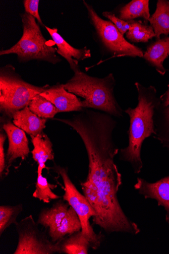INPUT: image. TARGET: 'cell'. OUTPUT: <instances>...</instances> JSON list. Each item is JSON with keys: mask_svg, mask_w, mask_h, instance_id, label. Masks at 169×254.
Here are the masks:
<instances>
[{"mask_svg": "<svg viewBox=\"0 0 169 254\" xmlns=\"http://www.w3.org/2000/svg\"><path fill=\"white\" fill-rule=\"evenodd\" d=\"M60 254H88L90 243L82 231L70 235L58 242Z\"/></svg>", "mask_w": 169, "mask_h": 254, "instance_id": "obj_18", "label": "cell"}, {"mask_svg": "<svg viewBox=\"0 0 169 254\" xmlns=\"http://www.w3.org/2000/svg\"><path fill=\"white\" fill-rule=\"evenodd\" d=\"M103 15L108 18L123 36L130 29V25L129 21H125L119 19L113 13L105 11L103 13Z\"/></svg>", "mask_w": 169, "mask_h": 254, "instance_id": "obj_25", "label": "cell"}, {"mask_svg": "<svg viewBox=\"0 0 169 254\" xmlns=\"http://www.w3.org/2000/svg\"><path fill=\"white\" fill-rule=\"evenodd\" d=\"M7 135L1 132L0 134V177L2 178L6 170V156L4 151V144Z\"/></svg>", "mask_w": 169, "mask_h": 254, "instance_id": "obj_27", "label": "cell"}, {"mask_svg": "<svg viewBox=\"0 0 169 254\" xmlns=\"http://www.w3.org/2000/svg\"><path fill=\"white\" fill-rule=\"evenodd\" d=\"M40 95L51 102L59 112L83 111L82 101L66 90L62 84L50 86Z\"/></svg>", "mask_w": 169, "mask_h": 254, "instance_id": "obj_10", "label": "cell"}, {"mask_svg": "<svg viewBox=\"0 0 169 254\" xmlns=\"http://www.w3.org/2000/svg\"><path fill=\"white\" fill-rule=\"evenodd\" d=\"M130 28L126 34V38L132 43H148L149 40L156 37L153 27L147 22L141 20L129 21Z\"/></svg>", "mask_w": 169, "mask_h": 254, "instance_id": "obj_21", "label": "cell"}, {"mask_svg": "<svg viewBox=\"0 0 169 254\" xmlns=\"http://www.w3.org/2000/svg\"><path fill=\"white\" fill-rule=\"evenodd\" d=\"M81 230L82 224L80 218L74 209L69 206L66 215L60 225L48 235L51 240L56 243Z\"/></svg>", "mask_w": 169, "mask_h": 254, "instance_id": "obj_16", "label": "cell"}, {"mask_svg": "<svg viewBox=\"0 0 169 254\" xmlns=\"http://www.w3.org/2000/svg\"><path fill=\"white\" fill-rule=\"evenodd\" d=\"M45 28L57 46V53L67 61L73 71L79 68V61L91 58L90 51L87 47L81 49L74 48L58 33L57 29H52L46 26Z\"/></svg>", "mask_w": 169, "mask_h": 254, "instance_id": "obj_11", "label": "cell"}, {"mask_svg": "<svg viewBox=\"0 0 169 254\" xmlns=\"http://www.w3.org/2000/svg\"><path fill=\"white\" fill-rule=\"evenodd\" d=\"M39 0H24L23 1L26 12L36 18L40 24L44 26L39 12Z\"/></svg>", "mask_w": 169, "mask_h": 254, "instance_id": "obj_26", "label": "cell"}, {"mask_svg": "<svg viewBox=\"0 0 169 254\" xmlns=\"http://www.w3.org/2000/svg\"><path fill=\"white\" fill-rule=\"evenodd\" d=\"M3 129L8 138L9 146L6 155V175L14 161L18 158L25 160L29 155L30 150L26 132L18 127L10 121L3 125Z\"/></svg>", "mask_w": 169, "mask_h": 254, "instance_id": "obj_8", "label": "cell"}, {"mask_svg": "<svg viewBox=\"0 0 169 254\" xmlns=\"http://www.w3.org/2000/svg\"><path fill=\"white\" fill-rule=\"evenodd\" d=\"M135 86L138 104L135 108L129 107L125 110L130 118L128 145L120 149L118 154L119 159L129 163L134 173L139 174L143 167L141 154L143 143L147 138L156 134L154 116L161 100L154 86L145 87L138 82Z\"/></svg>", "mask_w": 169, "mask_h": 254, "instance_id": "obj_1", "label": "cell"}, {"mask_svg": "<svg viewBox=\"0 0 169 254\" xmlns=\"http://www.w3.org/2000/svg\"><path fill=\"white\" fill-rule=\"evenodd\" d=\"M154 123L156 134L154 137L169 152V106L159 104L156 109Z\"/></svg>", "mask_w": 169, "mask_h": 254, "instance_id": "obj_19", "label": "cell"}, {"mask_svg": "<svg viewBox=\"0 0 169 254\" xmlns=\"http://www.w3.org/2000/svg\"><path fill=\"white\" fill-rule=\"evenodd\" d=\"M21 18L23 26L21 39L10 49L0 52V55L15 54L20 62L39 60L53 64L59 63L61 60L56 55L57 49L48 44L36 19L26 12L21 14Z\"/></svg>", "mask_w": 169, "mask_h": 254, "instance_id": "obj_3", "label": "cell"}, {"mask_svg": "<svg viewBox=\"0 0 169 254\" xmlns=\"http://www.w3.org/2000/svg\"><path fill=\"white\" fill-rule=\"evenodd\" d=\"M134 188L145 198L155 199L159 206L164 207L166 211V221L169 224V176L155 183L138 178Z\"/></svg>", "mask_w": 169, "mask_h": 254, "instance_id": "obj_9", "label": "cell"}, {"mask_svg": "<svg viewBox=\"0 0 169 254\" xmlns=\"http://www.w3.org/2000/svg\"><path fill=\"white\" fill-rule=\"evenodd\" d=\"M55 171L62 178L64 194L63 199L73 208L79 216L82 224V232L89 240L91 248L98 250L103 242L104 237L102 234L94 232L90 222V219L96 216L93 207L86 198L77 190L68 176L67 169L58 166L54 168Z\"/></svg>", "mask_w": 169, "mask_h": 254, "instance_id": "obj_6", "label": "cell"}, {"mask_svg": "<svg viewBox=\"0 0 169 254\" xmlns=\"http://www.w3.org/2000/svg\"><path fill=\"white\" fill-rule=\"evenodd\" d=\"M32 215L22 219L15 225L18 244L14 254H60L58 243H55L41 230Z\"/></svg>", "mask_w": 169, "mask_h": 254, "instance_id": "obj_7", "label": "cell"}, {"mask_svg": "<svg viewBox=\"0 0 169 254\" xmlns=\"http://www.w3.org/2000/svg\"><path fill=\"white\" fill-rule=\"evenodd\" d=\"M96 38L102 48L113 58H142V50L129 42L111 21L101 18L93 7L83 1Z\"/></svg>", "mask_w": 169, "mask_h": 254, "instance_id": "obj_5", "label": "cell"}, {"mask_svg": "<svg viewBox=\"0 0 169 254\" xmlns=\"http://www.w3.org/2000/svg\"><path fill=\"white\" fill-rule=\"evenodd\" d=\"M30 110L40 118L53 119L59 113L56 107L40 94L37 95L29 105Z\"/></svg>", "mask_w": 169, "mask_h": 254, "instance_id": "obj_22", "label": "cell"}, {"mask_svg": "<svg viewBox=\"0 0 169 254\" xmlns=\"http://www.w3.org/2000/svg\"><path fill=\"white\" fill-rule=\"evenodd\" d=\"M168 87V90L160 98L161 105L164 107H168L169 106V83Z\"/></svg>", "mask_w": 169, "mask_h": 254, "instance_id": "obj_28", "label": "cell"}, {"mask_svg": "<svg viewBox=\"0 0 169 254\" xmlns=\"http://www.w3.org/2000/svg\"><path fill=\"white\" fill-rule=\"evenodd\" d=\"M74 72V76L62 85L70 93L84 99L82 101L84 109L92 108L113 117H123V110L114 97L115 80L113 74L99 78L89 76L79 68Z\"/></svg>", "mask_w": 169, "mask_h": 254, "instance_id": "obj_2", "label": "cell"}, {"mask_svg": "<svg viewBox=\"0 0 169 254\" xmlns=\"http://www.w3.org/2000/svg\"><path fill=\"white\" fill-rule=\"evenodd\" d=\"M149 0H132L118 10V18L125 21L141 17L148 21L151 17Z\"/></svg>", "mask_w": 169, "mask_h": 254, "instance_id": "obj_20", "label": "cell"}, {"mask_svg": "<svg viewBox=\"0 0 169 254\" xmlns=\"http://www.w3.org/2000/svg\"><path fill=\"white\" fill-rule=\"evenodd\" d=\"M63 199L56 202L51 207H44L40 212L37 223L48 229V233L53 232L61 223L69 207Z\"/></svg>", "mask_w": 169, "mask_h": 254, "instance_id": "obj_12", "label": "cell"}, {"mask_svg": "<svg viewBox=\"0 0 169 254\" xmlns=\"http://www.w3.org/2000/svg\"><path fill=\"white\" fill-rule=\"evenodd\" d=\"M31 141L34 146L32 154L34 160L38 164V173H42L46 168L48 160H54L53 144L48 137L43 132L36 136L31 135Z\"/></svg>", "mask_w": 169, "mask_h": 254, "instance_id": "obj_15", "label": "cell"}, {"mask_svg": "<svg viewBox=\"0 0 169 254\" xmlns=\"http://www.w3.org/2000/svg\"><path fill=\"white\" fill-rule=\"evenodd\" d=\"M12 119L15 126L31 136H36L43 132L47 121L33 113L28 106L15 112Z\"/></svg>", "mask_w": 169, "mask_h": 254, "instance_id": "obj_14", "label": "cell"}, {"mask_svg": "<svg viewBox=\"0 0 169 254\" xmlns=\"http://www.w3.org/2000/svg\"><path fill=\"white\" fill-rule=\"evenodd\" d=\"M153 27L156 40L162 35L169 34V1L158 0L156 11L148 20Z\"/></svg>", "mask_w": 169, "mask_h": 254, "instance_id": "obj_17", "label": "cell"}, {"mask_svg": "<svg viewBox=\"0 0 169 254\" xmlns=\"http://www.w3.org/2000/svg\"><path fill=\"white\" fill-rule=\"evenodd\" d=\"M56 187L57 186L48 182L47 179L43 177L42 174L38 173L36 189L33 194V197L46 203H50L52 200L58 199L61 197L52 190Z\"/></svg>", "mask_w": 169, "mask_h": 254, "instance_id": "obj_23", "label": "cell"}, {"mask_svg": "<svg viewBox=\"0 0 169 254\" xmlns=\"http://www.w3.org/2000/svg\"><path fill=\"white\" fill-rule=\"evenodd\" d=\"M23 210L22 204L0 206V236L12 224L17 223V218Z\"/></svg>", "mask_w": 169, "mask_h": 254, "instance_id": "obj_24", "label": "cell"}, {"mask_svg": "<svg viewBox=\"0 0 169 254\" xmlns=\"http://www.w3.org/2000/svg\"><path fill=\"white\" fill-rule=\"evenodd\" d=\"M169 56V37L156 40L147 47L143 58L154 67L157 71L164 76L166 70L163 66L164 61Z\"/></svg>", "mask_w": 169, "mask_h": 254, "instance_id": "obj_13", "label": "cell"}, {"mask_svg": "<svg viewBox=\"0 0 169 254\" xmlns=\"http://www.w3.org/2000/svg\"><path fill=\"white\" fill-rule=\"evenodd\" d=\"M49 85L37 86L24 81L11 65L0 71V110L7 118L29 106L32 100L46 90Z\"/></svg>", "mask_w": 169, "mask_h": 254, "instance_id": "obj_4", "label": "cell"}]
</instances>
